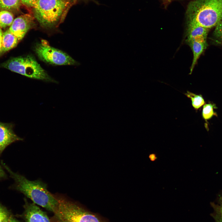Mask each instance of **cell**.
I'll return each instance as SVG.
<instances>
[{
	"label": "cell",
	"instance_id": "1",
	"mask_svg": "<svg viewBox=\"0 0 222 222\" xmlns=\"http://www.w3.org/2000/svg\"><path fill=\"white\" fill-rule=\"evenodd\" d=\"M1 163L14 181L13 188L23 193L36 204L54 212L58 206V201L55 195L49 191L46 183L40 179L30 180L23 175L12 171L2 161Z\"/></svg>",
	"mask_w": 222,
	"mask_h": 222
},
{
	"label": "cell",
	"instance_id": "2",
	"mask_svg": "<svg viewBox=\"0 0 222 222\" xmlns=\"http://www.w3.org/2000/svg\"><path fill=\"white\" fill-rule=\"evenodd\" d=\"M187 24L208 29L215 27L222 19V0H194L187 6Z\"/></svg>",
	"mask_w": 222,
	"mask_h": 222
},
{
	"label": "cell",
	"instance_id": "3",
	"mask_svg": "<svg viewBox=\"0 0 222 222\" xmlns=\"http://www.w3.org/2000/svg\"><path fill=\"white\" fill-rule=\"evenodd\" d=\"M57 199L58 205L51 222H105L63 195H59Z\"/></svg>",
	"mask_w": 222,
	"mask_h": 222
},
{
	"label": "cell",
	"instance_id": "4",
	"mask_svg": "<svg viewBox=\"0 0 222 222\" xmlns=\"http://www.w3.org/2000/svg\"><path fill=\"white\" fill-rule=\"evenodd\" d=\"M2 66L31 78L56 83L31 55L12 58L3 63Z\"/></svg>",
	"mask_w": 222,
	"mask_h": 222
},
{
	"label": "cell",
	"instance_id": "5",
	"mask_svg": "<svg viewBox=\"0 0 222 222\" xmlns=\"http://www.w3.org/2000/svg\"><path fill=\"white\" fill-rule=\"evenodd\" d=\"M68 3V0H37L33 7L35 18L42 26L51 27L58 22Z\"/></svg>",
	"mask_w": 222,
	"mask_h": 222
},
{
	"label": "cell",
	"instance_id": "6",
	"mask_svg": "<svg viewBox=\"0 0 222 222\" xmlns=\"http://www.w3.org/2000/svg\"><path fill=\"white\" fill-rule=\"evenodd\" d=\"M34 50L39 59L50 64L58 65L79 64L66 53L51 46L45 40H41L35 45Z\"/></svg>",
	"mask_w": 222,
	"mask_h": 222
},
{
	"label": "cell",
	"instance_id": "7",
	"mask_svg": "<svg viewBox=\"0 0 222 222\" xmlns=\"http://www.w3.org/2000/svg\"><path fill=\"white\" fill-rule=\"evenodd\" d=\"M34 18L28 14L16 18L8 29L21 40L27 33L35 26Z\"/></svg>",
	"mask_w": 222,
	"mask_h": 222
},
{
	"label": "cell",
	"instance_id": "8",
	"mask_svg": "<svg viewBox=\"0 0 222 222\" xmlns=\"http://www.w3.org/2000/svg\"><path fill=\"white\" fill-rule=\"evenodd\" d=\"M24 212L22 217L24 222H51L47 214L34 203L24 199Z\"/></svg>",
	"mask_w": 222,
	"mask_h": 222
},
{
	"label": "cell",
	"instance_id": "9",
	"mask_svg": "<svg viewBox=\"0 0 222 222\" xmlns=\"http://www.w3.org/2000/svg\"><path fill=\"white\" fill-rule=\"evenodd\" d=\"M14 124L0 122V156L8 146L23 139L18 136L14 132Z\"/></svg>",
	"mask_w": 222,
	"mask_h": 222
},
{
	"label": "cell",
	"instance_id": "10",
	"mask_svg": "<svg viewBox=\"0 0 222 222\" xmlns=\"http://www.w3.org/2000/svg\"><path fill=\"white\" fill-rule=\"evenodd\" d=\"M187 42L193 53V59L190 68V74H191L198 59L207 46V39H195Z\"/></svg>",
	"mask_w": 222,
	"mask_h": 222
},
{
	"label": "cell",
	"instance_id": "11",
	"mask_svg": "<svg viewBox=\"0 0 222 222\" xmlns=\"http://www.w3.org/2000/svg\"><path fill=\"white\" fill-rule=\"evenodd\" d=\"M209 29L191 24H187V41L195 39H207Z\"/></svg>",
	"mask_w": 222,
	"mask_h": 222
},
{
	"label": "cell",
	"instance_id": "12",
	"mask_svg": "<svg viewBox=\"0 0 222 222\" xmlns=\"http://www.w3.org/2000/svg\"><path fill=\"white\" fill-rule=\"evenodd\" d=\"M20 41L8 29L3 33L1 53H4L14 47Z\"/></svg>",
	"mask_w": 222,
	"mask_h": 222
},
{
	"label": "cell",
	"instance_id": "13",
	"mask_svg": "<svg viewBox=\"0 0 222 222\" xmlns=\"http://www.w3.org/2000/svg\"><path fill=\"white\" fill-rule=\"evenodd\" d=\"M14 20L12 13L6 10H0V27L4 28L10 26Z\"/></svg>",
	"mask_w": 222,
	"mask_h": 222
},
{
	"label": "cell",
	"instance_id": "14",
	"mask_svg": "<svg viewBox=\"0 0 222 222\" xmlns=\"http://www.w3.org/2000/svg\"><path fill=\"white\" fill-rule=\"evenodd\" d=\"M20 0H0V10H6L11 12L19 9Z\"/></svg>",
	"mask_w": 222,
	"mask_h": 222
},
{
	"label": "cell",
	"instance_id": "15",
	"mask_svg": "<svg viewBox=\"0 0 222 222\" xmlns=\"http://www.w3.org/2000/svg\"><path fill=\"white\" fill-rule=\"evenodd\" d=\"M185 95L191 99L192 105L196 109H199L204 104V101L200 95H197L188 91L187 92Z\"/></svg>",
	"mask_w": 222,
	"mask_h": 222
},
{
	"label": "cell",
	"instance_id": "16",
	"mask_svg": "<svg viewBox=\"0 0 222 222\" xmlns=\"http://www.w3.org/2000/svg\"><path fill=\"white\" fill-rule=\"evenodd\" d=\"M213 111V106L211 104H205L203 107L202 116L205 120H208L215 115Z\"/></svg>",
	"mask_w": 222,
	"mask_h": 222
},
{
	"label": "cell",
	"instance_id": "17",
	"mask_svg": "<svg viewBox=\"0 0 222 222\" xmlns=\"http://www.w3.org/2000/svg\"><path fill=\"white\" fill-rule=\"evenodd\" d=\"M212 205L214 209L213 215L215 222H222V205L212 203Z\"/></svg>",
	"mask_w": 222,
	"mask_h": 222
},
{
	"label": "cell",
	"instance_id": "18",
	"mask_svg": "<svg viewBox=\"0 0 222 222\" xmlns=\"http://www.w3.org/2000/svg\"><path fill=\"white\" fill-rule=\"evenodd\" d=\"M11 216L7 208L0 204V222H8Z\"/></svg>",
	"mask_w": 222,
	"mask_h": 222
},
{
	"label": "cell",
	"instance_id": "19",
	"mask_svg": "<svg viewBox=\"0 0 222 222\" xmlns=\"http://www.w3.org/2000/svg\"><path fill=\"white\" fill-rule=\"evenodd\" d=\"M215 27L214 35L216 39L222 42V19Z\"/></svg>",
	"mask_w": 222,
	"mask_h": 222
},
{
	"label": "cell",
	"instance_id": "20",
	"mask_svg": "<svg viewBox=\"0 0 222 222\" xmlns=\"http://www.w3.org/2000/svg\"><path fill=\"white\" fill-rule=\"evenodd\" d=\"M25 5L31 7L34 6L37 0H20Z\"/></svg>",
	"mask_w": 222,
	"mask_h": 222
},
{
	"label": "cell",
	"instance_id": "21",
	"mask_svg": "<svg viewBox=\"0 0 222 222\" xmlns=\"http://www.w3.org/2000/svg\"><path fill=\"white\" fill-rule=\"evenodd\" d=\"M7 178V175L2 166L0 165V181Z\"/></svg>",
	"mask_w": 222,
	"mask_h": 222
},
{
	"label": "cell",
	"instance_id": "22",
	"mask_svg": "<svg viewBox=\"0 0 222 222\" xmlns=\"http://www.w3.org/2000/svg\"><path fill=\"white\" fill-rule=\"evenodd\" d=\"M2 28L0 27V53L1 52L2 47V36L3 32Z\"/></svg>",
	"mask_w": 222,
	"mask_h": 222
},
{
	"label": "cell",
	"instance_id": "23",
	"mask_svg": "<svg viewBox=\"0 0 222 222\" xmlns=\"http://www.w3.org/2000/svg\"><path fill=\"white\" fill-rule=\"evenodd\" d=\"M8 222H19L15 218L13 217L12 215L10 216Z\"/></svg>",
	"mask_w": 222,
	"mask_h": 222
},
{
	"label": "cell",
	"instance_id": "24",
	"mask_svg": "<svg viewBox=\"0 0 222 222\" xmlns=\"http://www.w3.org/2000/svg\"><path fill=\"white\" fill-rule=\"evenodd\" d=\"M155 157L154 155L153 154L150 155V160H151L153 161L155 159Z\"/></svg>",
	"mask_w": 222,
	"mask_h": 222
},
{
	"label": "cell",
	"instance_id": "25",
	"mask_svg": "<svg viewBox=\"0 0 222 222\" xmlns=\"http://www.w3.org/2000/svg\"><path fill=\"white\" fill-rule=\"evenodd\" d=\"M219 204L222 205V195L219 197Z\"/></svg>",
	"mask_w": 222,
	"mask_h": 222
},
{
	"label": "cell",
	"instance_id": "26",
	"mask_svg": "<svg viewBox=\"0 0 222 222\" xmlns=\"http://www.w3.org/2000/svg\"><path fill=\"white\" fill-rule=\"evenodd\" d=\"M91 0V1H94V0Z\"/></svg>",
	"mask_w": 222,
	"mask_h": 222
},
{
	"label": "cell",
	"instance_id": "27",
	"mask_svg": "<svg viewBox=\"0 0 222 222\" xmlns=\"http://www.w3.org/2000/svg\"><path fill=\"white\" fill-rule=\"evenodd\" d=\"M167 0V1H169V0Z\"/></svg>",
	"mask_w": 222,
	"mask_h": 222
},
{
	"label": "cell",
	"instance_id": "28",
	"mask_svg": "<svg viewBox=\"0 0 222 222\" xmlns=\"http://www.w3.org/2000/svg\"></svg>",
	"mask_w": 222,
	"mask_h": 222
}]
</instances>
